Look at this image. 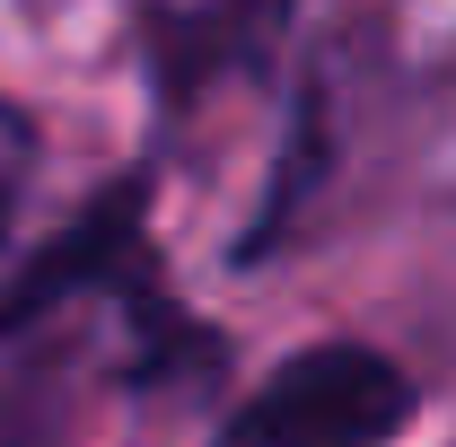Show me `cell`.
I'll list each match as a JSON object with an SVG mask.
<instances>
[{
    "label": "cell",
    "mask_w": 456,
    "mask_h": 447,
    "mask_svg": "<svg viewBox=\"0 0 456 447\" xmlns=\"http://www.w3.org/2000/svg\"><path fill=\"white\" fill-rule=\"evenodd\" d=\"M167 264H150V272H132L114 289V316H123V342H132V369H123V386L132 394H184V386H220L228 369V334L220 325H202L184 298H175Z\"/></svg>",
    "instance_id": "4"
},
{
    "label": "cell",
    "mask_w": 456,
    "mask_h": 447,
    "mask_svg": "<svg viewBox=\"0 0 456 447\" xmlns=\"http://www.w3.org/2000/svg\"><path fill=\"white\" fill-rule=\"evenodd\" d=\"M298 0H141L132 36H141V79L159 123H193L211 88L264 79L289 45Z\"/></svg>",
    "instance_id": "2"
},
{
    "label": "cell",
    "mask_w": 456,
    "mask_h": 447,
    "mask_svg": "<svg viewBox=\"0 0 456 447\" xmlns=\"http://www.w3.org/2000/svg\"><path fill=\"white\" fill-rule=\"evenodd\" d=\"M334 150H342V132H334V79L307 70V79H298V106H289V132H281V158H273L264 193H255V220L237 228V246H228L237 272L289 246V228L307 220V202H316L325 175H334Z\"/></svg>",
    "instance_id": "5"
},
{
    "label": "cell",
    "mask_w": 456,
    "mask_h": 447,
    "mask_svg": "<svg viewBox=\"0 0 456 447\" xmlns=\"http://www.w3.org/2000/svg\"><path fill=\"white\" fill-rule=\"evenodd\" d=\"M150 264H159V246H150V167H123L79 220H61L36 255H18V272H0V342L61 316L70 298H114Z\"/></svg>",
    "instance_id": "3"
},
{
    "label": "cell",
    "mask_w": 456,
    "mask_h": 447,
    "mask_svg": "<svg viewBox=\"0 0 456 447\" xmlns=\"http://www.w3.org/2000/svg\"><path fill=\"white\" fill-rule=\"evenodd\" d=\"M421 386L378 342H307L211 421V447H395Z\"/></svg>",
    "instance_id": "1"
},
{
    "label": "cell",
    "mask_w": 456,
    "mask_h": 447,
    "mask_svg": "<svg viewBox=\"0 0 456 447\" xmlns=\"http://www.w3.org/2000/svg\"><path fill=\"white\" fill-rule=\"evenodd\" d=\"M9 228H18V175H0V255H9Z\"/></svg>",
    "instance_id": "7"
},
{
    "label": "cell",
    "mask_w": 456,
    "mask_h": 447,
    "mask_svg": "<svg viewBox=\"0 0 456 447\" xmlns=\"http://www.w3.org/2000/svg\"><path fill=\"white\" fill-rule=\"evenodd\" d=\"M61 439H70V369L36 360L0 394V447H61Z\"/></svg>",
    "instance_id": "6"
}]
</instances>
